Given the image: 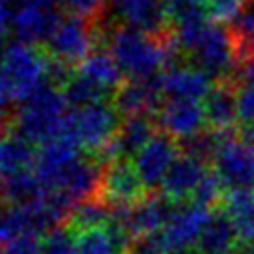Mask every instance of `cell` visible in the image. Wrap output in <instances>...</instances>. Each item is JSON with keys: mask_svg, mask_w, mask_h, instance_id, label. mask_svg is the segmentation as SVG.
<instances>
[{"mask_svg": "<svg viewBox=\"0 0 254 254\" xmlns=\"http://www.w3.org/2000/svg\"><path fill=\"white\" fill-rule=\"evenodd\" d=\"M60 65L36 46L12 42L0 54V113L46 85Z\"/></svg>", "mask_w": 254, "mask_h": 254, "instance_id": "1", "label": "cell"}, {"mask_svg": "<svg viewBox=\"0 0 254 254\" xmlns=\"http://www.w3.org/2000/svg\"><path fill=\"white\" fill-rule=\"evenodd\" d=\"M109 54L127 79H143L159 75L177 54V48L171 40H161L155 34L123 26L111 34Z\"/></svg>", "mask_w": 254, "mask_h": 254, "instance_id": "2", "label": "cell"}, {"mask_svg": "<svg viewBox=\"0 0 254 254\" xmlns=\"http://www.w3.org/2000/svg\"><path fill=\"white\" fill-rule=\"evenodd\" d=\"M69 109L71 105L67 103L62 87L48 81L18 105L16 133L32 145H46L62 137Z\"/></svg>", "mask_w": 254, "mask_h": 254, "instance_id": "3", "label": "cell"}, {"mask_svg": "<svg viewBox=\"0 0 254 254\" xmlns=\"http://www.w3.org/2000/svg\"><path fill=\"white\" fill-rule=\"evenodd\" d=\"M121 125L119 109L109 101L71 107L62 137L71 141L83 153H101L107 149Z\"/></svg>", "mask_w": 254, "mask_h": 254, "instance_id": "4", "label": "cell"}, {"mask_svg": "<svg viewBox=\"0 0 254 254\" xmlns=\"http://www.w3.org/2000/svg\"><path fill=\"white\" fill-rule=\"evenodd\" d=\"M95 36L87 18L69 14L60 18L52 36L46 42L48 56L60 67L79 65L93 52Z\"/></svg>", "mask_w": 254, "mask_h": 254, "instance_id": "5", "label": "cell"}, {"mask_svg": "<svg viewBox=\"0 0 254 254\" xmlns=\"http://www.w3.org/2000/svg\"><path fill=\"white\" fill-rule=\"evenodd\" d=\"M212 171L224 189H254V149L234 133L222 137L214 157Z\"/></svg>", "mask_w": 254, "mask_h": 254, "instance_id": "6", "label": "cell"}, {"mask_svg": "<svg viewBox=\"0 0 254 254\" xmlns=\"http://www.w3.org/2000/svg\"><path fill=\"white\" fill-rule=\"evenodd\" d=\"M145 185L139 179L129 159H113L101 171L99 200L113 210H121L139 202L145 194Z\"/></svg>", "mask_w": 254, "mask_h": 254, "instance_id": "7", "label": "cell"}, {"mask_svg": "<svg viewBox=\"0 0 254 254\" xmlns=\"http://www.w3.org/2000/svg\"><path fill=\"white\" fill-rule=\"evenodd\" d=\"M179 155L181 153L177 139L163 131H157L153 139L145 147H141V151L131 159V163L145 189H161L167 173L171 171Z\"/></svg>", "mask_w": 254, "mask_h": 254, "instance_id": "8", "label": "cell"}, {"mask_svg": "<svg viewBox=\"0 0 254 254\" xmlns=\"http://www.w3.org/2000/svg\"><path fill=\"white\" fill-rule=\"evenodd\" d=\"M177 208V202L169 200L163 194H149L143 196L133 206L115 210V218L121 222V226L129 232L133 238H143L153 232H159L169 218L173 216Z\"/></svg>", "mask_w": 254, "mask_h": 254, "instance_id": "9", "label": "cell"}, {"mask_svg": "<svg viewBox=\"0 0 254 254\" xmlns=\"http://www.w3.org/2000/svg\"><path fill=\"white\" fill-rule=\"evenodd\" d=\"M157 125L163 133L185 143L206 127L202 101L194 99H165L157 111Z\"/></svg>", "mask_w": 254, "mask_h": 254, "instance_id": "10", "label": "cell"}, {"mask_svg": "<svg viewBox=\"0 0 254 254\" xmlns=\"http://www.w3.org/2000/svg\"><path fill=\"white\" fill-rule=\"evenodd\" d=\"M60 18L62 16L56 12L54 6L40 4L34 0H24L12 12L10 28L16 34L18 42L32 44V46H36L40 42L46 44L54 32V28L58 26Z\"/></svg>", "mask_w": 254, "mask_h": 254, "instance_id": "11", "label": "cell"}, {"mask_svg": "<svg viewBox=\"0 0 254 254\" xmlns=\"http://www.w3.org/2000/svg\"><path fill=\"white\" fill-rule=\"evenodd\" d=\"M214 79L196 65H169L161 71V87L163 95L169 99H194L204 101V97L212 91Z\"/></svg>", "mask_w": 254, "mask_h": 254, "instance_id": "12", "label": "cell"}, {"mask_svg": "<svg viewBox=\"0 0 254 254\" xmlns=\"http://www.w3.org/2000/svg\"><path fill=\"white\" fill-rule=\"evenodd\" d=\"M206 171H208L206 161H202L194 155H189V153L179 155V159L173 163L171 171L167 173V177L161 185V194L177 204L189 202L192 198V192L196 190L198 183L206 175Z\"/></svg>", "mask_w": 254, "mask_h": 254, "instance_id": "13", "label": "cell"}, {"mask_svg": "<svg viewBox=\"0 0 254 254\" xmlns=\"http://www.w3.org/2000/svg\"><path fill=\"white\" fill-rule=\"evenodd\" d=\"M161 97V73L143 79H127L115 93V107L123 115H149L159 111Z\"/></svg>", "mask_w": 254, "mask_h": 254, "instance_id": "14", "label": "cell"}, {"mask_svg": "<svg viewBox=\"0 0 254 254\" xmlns=\"http://www.w3.org/2000/svg\"><path fill=\"white\" fill-rule=\"evenodd\" d=\"M155 133H157L155 121L151 119V115H127L121 121L115 137L103 151V157H107L109 161L113 159L131 161L141 151V147H145L153 139Z\"/></svg>", "mask_w": 254, "mask_h": 254, "instance_id": "15", "label": "cell"}, {"mask_svg": "<svg viewBox=\"0 0 254 254\" xmlns=\"http://www.w3.org/2000/svg\"><path fill=\"white\" fill-rule=\"evenodd\" d=\"M204 115L206 125L218 133H234L238 123V105H236V85L232 81H220L204 97Z\"/></svg>", "mask_w": 254, "mask_h": 254, "instance_id": "16", "label": "cell"}, {"mask_svg": "<svg viewBox=\"0 0 254 254\" xmlns=\"http://www.w3.org/2000/svg\"><path fill=\"white\" fill-rule=\"evenodd\" d=\"M28 139H24L16 131H6L0 135V185L22 175L34 171L38 151Z\"/></svg>", "mask_w": 254, "mask_h": 254, "instance_id": "17", "label": "cell"}, {"mask_svg": "<svg viewBox=\"0 0 254 254\" xmlns=\"http://www.w3.org/2000/svg\"><path fill=\"white\" fill-rule=\"evenodd\" d=\"M129 240V232L121 226L115 214H111L107 224L75 234L79 254H125Z\"/></svg>", "mask_w": 254, "mask_h": 254, "instance_id": "18", "label": "cell"}, {"mask_svg": "<svg viewBox=\"0 0 254 254\" xmlns=\"http://www.w3.org/2000/svg\"><path fill=\"white\" fill-rule=\"evenodd\" d=\"M113 12L125 26L157 34L165 24V0H109Z\"/></svg>", "mask_w": 254, "mask_h": 254, "instance_id": "19", "label": "cell"}, {"mask_svg": "<svg viewBox=\"0 0 254 254\" xmlns=\"http://www.w3.org/2000/svg\"><path fill=\"white\" fill-rule=\"evenodd\" d=\"M222 210L234 224L240 244H254V189H230L222 198Z\"/></svg>", "mask_w": 254, "mask_h": 254, "instance_id": "20", "label": "cell"}, {"mask_svg": "<svg viewBox=\"0 0 254 254\" xmlns=\"http://www.w3.org/2000/svg\"><path fill=\"white\" fill-rule=\"evenodd\" d=\"M236 242H238V236L232 220L224 210H216L210 214L196 242V250L198 254H228L234 250Z\"/></svg>", "mask_w": 254, "mask_h": 254, "instance_id": "21", "label": "cell"}, {"mask_svg": "<svg viewBox=\"0 0 254 254\" xmlns=\"http://www.w3.org/2000/svg\"><path fill=\"white\" fill-rule=\"evenodd\" d=\"M77 73H81L83 77H87L89 81H93L95 85H99L101 89H105L107 93H117V89L121 87V69L117 65V62L113 60V56L103 50H93L79 65H77Z\"/></svg>", "mask_w": 254, "mask_h": 254, "instance_id": "22", "label": "cell"}, {"mask_svg": "<svg viewBox=\"0 0 254 254\" xmlns=\"http://www.w3.org/2000/svg\"><path fill=\"white\" fill-rule=\"evenodd\" d=\"M111 214L113 212L105 202L91 198V200H85V202H79L77 206H73V210L67 216V228L73 234L89 230V228H97V226L107 224Z\"/></svg>", "mask_w": 254, "mask_h": 254, "instance_id": "23", "label": "cell"}, {"mask_svg": "<svg viewBox=\"0 0 254 254\" xmlns=\"http://www.w3.org/2000/svg\"><path fill=\"white\" fill-rule=\"evenodd\" d=\"M165 16L171 28L208 20L206 0H165Z\"/></svg>", "mask_w": 254, "mask_h": 254, "instance_id": "24", "label": "cell"}, {"mask_svg": "<svg viewBox=\"0 0 254 254\" xmlns=\"http://www.w3.org/2000/svg\"><path fill=\"white\" fill-rule=\"evenodd\" d=\"M224 194H226V189H224L222 181L218 179V175L212 169H208L206 175L202 177V181L198 183L196 190L192 192L190 202H196L204 208H212L214 204H218L224 198Z\"/></svg>", "mask_w": 254, "mask_h": 254, "instance_id": "25", "label": "cell"}, {"mask_svg": "<svg viewBox=\"0 0 254 254\" xmlns=\"http://www.w3.org/2000/svg\"><path fill=\"white\" fill-rule=\"evenodd\" d=\"M248 4L250 0H206V10L212 22L232 26Z\"/></svg>", "mask_w": 254, "mask_h": 254, "instance_id": "26", "label": "cell"}, {"mask_svg": "<svg viewBox=\"0 0 254 254\" xmlns=\"http://www.w3.org/2000/svg\"><path fill=\"white\" fill-rule=\"evenodd\" d=\"M42 254H79L75 234L65 228H54L44 236L42 242Z\"/></svg>", "mask_w": 254, "mask_h": 254, "instance_id": "27", "label": "cell"}, {"mask_svg": "<svg viewBox=\"0 0 254 254\" xmlns=\"http://www.w3.org/2000/svg\"><path fill=\"white\" fill-rule=\"evenodd\" d=\"M236 105H238V123H254V77L242 75V81L236 83Z\"/></svg>", "mask_w": 254, "mask_h": 254, "instance_id": "28", "label": "cell"}, {"mask_svg": "<svg viewBox=\"0 0 254 254\" xmlns=\"http://www.w3.org/2000/svg\"><path fill=\"white\" fill-rule=\"evenodd\" d=\"M42 242L40 234H16L6 242L2 254H42Z\"/></svg>", "mask_w": 254, "mask_h": 254, "instance_id": "29", "label": "cell"}, {"mask_svg": "<svg viewBox=\"0 0 254 254\" xmlns=\"http://www.w3.org/2000/svg\"><path fill=\"white\" fill-rule=\"evenodd\" d=\"M62 2L69 10V14H75V16H81V18H89V16H95L103 8V4L107 0H62Z\"/></svg>", "mask_w": 254, "mask_h": 254, "instance_id": "30", "label": "cell"}, {"mask_svg": "<svg viewBox=\"0 0 254 254\" xmlns=\"http://www.w3.org/2000/svg\"><path fill=\"white\" fill-rule=\"evenodd\" d=\"M12 236H14V230H12L10 222H8L6 210H0V254H2V250H4V246H6V242H8Z\"/></svg>", "mask_w": 254, "mask_h": 254, "instance_id": "31", "label": "cell"}, {"mask_svg": "<svg viewBox=\"0 0 254 254\" xmlns=\"http://www.w3.org/2000/svg\"><path fill=\"white\" fill-rule=\"evenodd\" d=\"M12 12L14 10H10V0H0V36H4L6 28L10 26Z\"/></svg>", "mask_w": 254, "mask_h": 254, "instance_id": "32", "label": "cell"}, {"mask_svg": "<svg viewBox=\"0 0 254 254\" xmlns=\"http://www.w3.org/2000/svg\"><path fill=\"white\" fill-rule=\"evenodd\" d=\"M240 139H244V141L254 149V123H250V125H242Z\"/></svg>", "mask_w": 254, "mask_h": 254, "instance_id": "33", "label": "cell"}, {"mask_svg": "<svg viewBox=\"0 0 254 254\" xmlns=\"http://www.w3.org/2000/svg\"><path fill=\"white\" fill-rule=\"evenodd\" d=\"M8 129H6V117H4V113H0V135L2 133H6Z\"/></svg>", "mask_w": 254, "mask_h": 254, "instance_id": "34", "label": "cell"}, {"mask_svg": "<svg viewBox=\"0 0 254 254\" xmlns=\"http://www.w3.org/2000/svg\"><path fill=\"white\" fill-rule=\"evenodd\" d=\"M173 254H189V252H187V250H185V252H173Z\"/></svg>", "mask_w": 254, "mask_h": 254, "instance_id": "35", "label": "cell"}, {"mask_svg": "<svg viewBox=\"0 0 254 254\" xmlns=\"http://www.w3.org/2000/svg\"><path fill=\"white\" fill-rule=\"evenodd\" d=\"M228 254H234V252H228Z\"/></svg>", "mask_w": 254, "mask_h": 254, "instance_id": "36", "label": "cell"}]
</instances>
